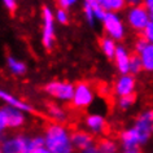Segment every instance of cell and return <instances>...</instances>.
<instances>
[{
    "mask_svg": "<svg viewBox=\"0 0 153 153\" xmlns=\"http://www.w3.org/2000/svg\"><path fill=\"white\" fill-rule=\"evenodd\" d=\"M85 12H86V16H87V20H88V22L91 25H94V10L91 9V7L88 4H85Z\"/></svg>",
    "mask_w": 153,
    "mask_h": 153,
    "instance_id": "cell-28",
    "label": "cell"
},
{
    "mask_svg": "<svg viewBox=\"0 0 153 153\" xmlns=\"http://www.w3.org/2000/svg\"><path fill=\"white\" fill-rule=\"evenodd\" d=\"M44 90L45 92L52 95L53 97L59 99V100H65V101L73 100L74 91H75L73 85L68 82H51L48 85H45Z\"/></svg>",
    "mask_w": 153,
    "mask_h": 153,
    "instance_id": "cell-4",
    "label": "cell"
},
{
    "mask_svg": "<svg viewBox=\"0 0 153 153\" xmlns=\"http://www.w3.org/2000/svg\"><path fill=\"white\" fill-rule=\"evenodd\" d=\"M116 65L122 74H127L130 71V55L123 47H117V52L114 56Z\"/></svg>",
    "mask_w": 153,
    "mask_h": 153,
    "instance_id": "cell-14",
    "label": "cell"
},
{
    "mask_svg": "<svg viewBox=\"0 0 153 153\" xmlns=\"http://www.w3.org/2000/svg\"><path fill=\"white\" fill-rule=\"evenodd\" d=\"M141 61H143V66L147 71H153V44L148 43L145 48L140 53Z\"/></svg>",
    "mask_w": 153,
    "mask_h": 153,
    "instance_id": "cell-16",
    "label": "cell"
},
{
    "mask_svg": "<svg viewBox=\"0 0 153 153\" xmlns=\"http://www.w3.org/2000/svg\"><path fill=\"white\" fill-rule=\"evenodd\" d=\"M134 127H136L139 131L145 134V135L151 136V134L153 132V109H149L143 114H140L136 118Z\"/></svg>",
    "mask_w": 153,
    "mask_h": 153,
    "instance_id": "cell-13",
    "label": "cell"
},
{
    "mask_svg": "<svg viewBox=\"0 0 153 153\" xmlns=\"http://www.w3.org/2000/svg\"><path fill=\"white\" fill-rule=\"evenodd\" d=\"M8 68L10 69V71L13 74H17V75L24 74L26 71V65L24 62H21V61L13 59V57H8Z\"/></svg>",
    "mask_w": 153,
    "mask_h": 153,
    "instance_id": "cell-21",
    "label": "cell"
},
{
    "mask_svg": "<svg viewBox=\"0 0 153 153\" xmlns=\"http://www.w3.org/2000/svg\"><path fill=\"white\" fill-rule=\"evenodd\" d=\"M70 139H71L73 147L76 149H81V151H85V149L95 144V137L92 134L83 131V130H74Z\"/></svg>",
    "mask_w": 153,
    "mask_h": 153,
    "instance_id": "cell-10",
    "label": "cell"
},
{
    "mask_svg": "<svg viewBox=\"0 0 153 153\" xmlns=\"http://www.w3.org/2000/svg\"><path fill=\"white\" fill-rule=\"evenodd\" d=\"M43 44L47 49H51L55 42V30H53V16L48 7L43 8Z\"/></svg>",
    "mask_w": 153,
    "mask_h": 153,
    "instance_id": "cell-8",
    "label": "cell"
},
{
    "mask_svg": "<svg viewBox=\"0 0 153 153\" xmlns=\"http://www.w3.org/2000/svg\"><path fill=\"white\" fill-rule=\"evenodd\" d=\"M56 18L59 20V22H61V24H68L69 20H68V13H66V10L62 9V8H59L57 9V12H56Z\"/></svg>",
    "mask_w": 153,
    "mask_h": 153,
    "instance_id": "cell-26",
    "label": "cell"
},
{
    "mask_svg": "<svg viewBox=\"0 0 153 153\" xmlns=\"http://www.w3.org/2000/svg\"><path fill=\"white\" fill-rule=\"evenodd\" d=\"M149 10L145 8L144 4L134 7V8L130 9V12L127 14V20H128V25L131 26L134 30L136 31H141L143 33L145 27L149 24V18H151V14L148 13Z\"/></svg>",
    "mask_w": 153,
    "mask_h": 153,
    "instance_id": "cell-3",
    "label": "cell"
},
{
    "mask_svg": "<svg viewBox=\"0 0 153 153\" xmlns=\"http://www.w3.org/2000/svg\"><path fill=\"white\" fill-rule=\"evenodd\" d=\"M45 145L51 153H71L73 143L68 132L59 123H48L45 126Z\"/></svg>",
    "mask_w": 153,
    "mask_h": 153,
    "instance_id": "cell-1",
    "label": "cell"
},
{
    "mask_svg": "<svg viewBox=\"0 0 153 153\" xmlns=\"http://www.w3.org/2000/svg\"><path fill=\"white\" fill-rule=\"evenodd\" d=\"M4 1V5L7 7V9L10 12V14L14 13V10L17 8V4H16V0H3Z\"/></svg>",
    "mask_w": 153,
    "mask_h": 153,
    "instance_id": "cell-27",
    "label": "cell"
},
{
    "mask_svg": "<svg viewBox=\"0 0 153 153\" xmlns=\"http://www.w3.org/2000/svg\"><path fill=\"white\" fill-rule=\"evenodd\" d=\"M143 4L145 5V8H147L149 12L153 13V0H144Z\"/></svg>",
    "mask_w": 153,
    "mask_h": 153,
    "instance_id": "cell-33",
    "label": "cell"
},
{
    "mask_svg": "<svg viewBox=\"0 0 153 153\" xmlns=\"http://www.w3.org/2000/svg\"><path fill=\"white\" fill-rule=\"evenodd\" d=\"M47 109H48V113L56 121H65V112L59 105H56L55 102H47Z\"/></svg>",
    "mask_w": 153,
    "mask_h": 153,
    "instance_id": "cell-23",
    "label": "cell"
},
{
    "mask_svg": "<svg viewBox=\"0 0 153 153\" xmlns=\"http://www.w3.org/2000/svg\"><path fill=\"white\" fill-rule=\"evenodd\" d=\"M27 153H51L48 148H44V147H39V148H34V149H30Z\"/></svg>",
    "mask_w": 153,
    "mask_h": 153,
    "instance_id": "cell-31",
    "label": "cell"
},
{
    "mask_svg": "<svg viewBox=\"0 0 153 153\" xmlns=\"http://www.w3.org/2000/svg\"><path fill=\"white\" fill-rule=\"evenodd\" d=\"M102 22H104L105 31L110 38L120 39V40L123 38V25H122V21L118 18L117 14H114L112 12L106 13Z\"/></svg>",
    "mask_w": 153,
    "mask_h": 153,
    "instance_id": "cell-7",
    "label": "cell"
},
{
    "mask_svg": "<svg viewBox=\"0 0 153 153\" xmlns=\"http://www.w3.org/2000/svg\"><path fill=\"white\" fill-rule=\"evenodd\" d=\"M75 1L76 0H57L60 8H62V9H66L69 7H71L73 4H75Z\"/></svg>",
    "mask_w": 153,
    "mask_h": 153,
    "instance_id": "cell-29",
    "label": "cell"
},
{
    "mask_svg": "<svg viewBox=\"0 0 153 153\" xmlns=\"http://www.w3.org/2000/svg\"><path fill=\"white\" fill-rule=\"evenodd\" d=\"M151 20H152V22H153V13H151Z\"/></svg>",
    "mask_w": 153,
    "mask_h": 153,
    "instance_id": "cell-35",
    "label": "cell"
},
{
    "mask_svg": "<svg viewBox=\"0 0 153 153\" xmlns=\"http://www.w3.org/2000/svg\"><path fill=\"white\" fill-rule=\"evenodd\" d=\"M85 1H86V4H88L91 7L95 16H96L99 20H104L106 16V10L102 8V5L99 3V0H85Z\"/></svg>",
    "mask_w": 153,
    "mask_h": 153,
    "instance_id": "cell-22",
    "label": "cell"
},
{
    "mask_svg": "<svg viewBox=\"0 0 153 153\" xmlns=\"http://www.w3.org/2000/svg\"><path fill=\"white\" fill-rule=\"evenodd\" d=\"M120 139L126 151H135L137 148V145L145 143L149 139V136L139 131L136 127H134V128L126 130V131L122 132L120 135Z\"/></svg>",
    "mask_w": 153,
    "mask_h": 153,
    "instance_id": "cell-5",
    "label": "cell"
},
{
    "mask_svg": "<svg viewBox=\"0 0 153 153\" xmlns=\"http://www.w3.org/2000/svg\"><path fill=\"white\" fill-rule=\"evenodd\" d=\"M134 88H135V78L132 75H127V74L121 76L116 82V85H114V92L118 96L131 95L134 94Z\"/></svg>",
    "mask_w": 153,
    "mask_h": 153,
    "instance_id": "cell-12",
    "label": "cell"
},
{
    "mask_svg": "<svg viewBox=\"0 0 153 153\" xmlns=\"http://www.w3.org/2000/svg\"><path fill=\"white\" fill-rule=\"evenodd\" d=\"M0 95H1V99H3V100H5L9 105H12L13 108L20 109V110H25V112H29V113H35V112H34V109H33L30 105L25 104V102H22L21 100H18V99H16V97L10 96V95L7 94L5 91H1V94H0Z\"/></svg>",
    "mask_w": 153,
    "mask_h": 153,
    "instance_id": "cell-15",
    "label": "cell"
},
{
    "mask_svg": "<svg viewBox=\"0 0 153 153\" xmlns=\"http://www.w3.org/2000/svg\"><path fill=\"white\" fill-rule=\"evenodd\" d=\"M94 85L90 82H78L75 85V91H74V97L71 101V108L75 112H83L91 102H92L94 97Z\"/></svg>",
    "mask_w": 153,
    "mask_h": 153,
    "instance_id": "cell-2",
    "label": "cell"
},
{
    "mask_svg": "<svg viewBox=\"0 0 153 153\" xmlns=\"http://www.w3.org/2000/svg\"><path fill=\"white\" fill-rule=\"evenodd\" d=\"M126 153H140V152L135 149V151H126Z\"/></svg>",
    "mask_w": 153,
    "mask_h": 153,
    "instance_id": "cell-34",
    "label": "cell"
},
{
    "mask_svg": "<svg viewBox=\"0 0 153 153\" xmlns=\"http://www.w3.org/2000/svg\"><path fill=\"white\" fill-rule=\"evenodd\" d=\"M99 3H100V0H99Z\"/></svg>",
    "mask_w": 153,
    "mask_h": 153,
    "instance_id": "cell-36",
    "label": "cell"
},
{
    "mask_svg": "<svg viewBox=\"0 0 153 153\" xmlns=\"http://www.w3.org/2000/svg\"><path fill=\"white\" fill-rule=\"evenodd\" d=\"M95 144L100 153H116L117 151V145L110 137H101V139L96 140Z\"/></svg>",
    "mask_w": 153,
    "mask_h": 153,
    "instance_id": "cell-18",
    "label": "cell"
},
{
    "mask_svg": "<svg viewBox=\"0 0 153 153\" xmlns=\"http://www.w3.org/2000/svg\"><path fill=\"white\" fill-rule=\"evenodd\" d=\"M141 34H143V36L148 40V43L153 44V22H149L148 26L145 27V30Z\"/></svg>",
    "mask_w": 153,
    "mask_h": 153,
    "instance_id": "cell-25",
    "label": "cell"
},
{
    "mask_svg": "<svg viewBox=\"0 0 153 153\" xmlns=\"http://www.w3.org/2000/svg\"><path fill=\"white\" fill-rule=\"evenodd\" d=\"M141 69H144L141 57L139 53H136L134 51L131 55H130V71H131L132 74H137Z\"/></svg>",
    "mask_w": 153,
    "mask_h": 153,
    "instance_id": "cell-20",
    "label": "cell"
},
{
    "mask_svg": "<svg viewBox=\"0 0 153 153\" xmlns=\"http://www.w3.org/2000/svg\"><path fill=\"white\" fill-rule=\"evenodd\" d=\"M136 101V95L131 94V95H126V96H121L120 100H118V105L121 106L122 109H127L130 108L134 102Z\"/></svg>",
    "mask_w": 153,
    "mask_h": 153,
    "instance_id": "cell-24",
    "label": "cell"
},
{
    "mask_svg": "<svg viewBox=\"0 0 153 153\" xmlns=\"http://www.w3.org/2000/svg\"><path fill=\"white\" fill-rule=\"evenodd\" d=\"M0 126H1V130H4L5 127H20V126L24 125L25 118L22 116V113L20 112V109L16 108H3L1 113H0Z\"/></svg>",
    "mask_w": 153,
    "mask_h": 153,
    "instance_id": "cell-6",
    "label": "cell"
},
{
    "mask_svg": "<svg viewBox=\"0 0 153 153\" xmlns=\"http://www.w3.org/2000/svg\"><path fill=\"white\" fill-rule=\"evenodd\" d=\"M82 153H100V151L97 149L96 144L91 145V147H88L87 149H85V151H82Z\"/></svg>",
    "mask_w": 153,
    "mask_h": 153,
    "instance_id": "cell-32",
    "label": "cell"
},
{
    "mask_svg": "<svg viewBox=\"0 0 153 153\" xmlns=\"http://www.w3.org/2000/svg\"><path fill=\"white\" fill-rule=\"evenodd\" d=\"M100 4L105 10H110V12H118L122 10L126 5L125 0H100Z\"/></svg>",
    "mask_w": 153,
    "mask_h": 153,
    "instance_id": "cell-19",
    "label": "cell"
},
{
    "mask_svg": "<svg viewBox=\"0 0 153 153\" xmlns=\"http://www.w3.org/2000/svg\"><path fill=\"white\" fill-rule=\"evenodd\" d=\"M86 125L94 134H102V135H109L110 134V126L99 114H91L87 117Z\"/></svg>",
    "mask_w": 153,
    "mask_h": 153,
    "instance_id": "cell-11",
    "label": "cell"
},
{
    "mask_svg": "<svg viewBox=\"0 0 153 153\" xmlns=\"http://www.w3.org/2000/svg\"><path fill=\"white\" fill-rule=\"evenodd\" d=\"M99 45H100V48L102 49V52L105 53V56L108 57V59H114L116 52H117V47L110 38H108V36L100 38V39H99Z\"/></svg>",
    "mask_w": 153,
    "mask_h": 153,
    "instance_id": "cell-17",
    "label": "cell"
},
{
    "mask_svg": "<svg viewBox=\"0 0 153 153\" xmlns=\"http://www.w3.org/2000/svg\"><path fill=\"white\" fill-rule=\"evenodd\" d=\"M30 139L25 136H14L3 143L1 152L3 153H27L30 151L29 147Z\"/></svg>",
    "mask_w": 153,
    "mask_h": 153,
    "instance_id": "cell-9",
    "label": "cell"
},
{
    "mask_svg": "<svg viewBox=\"0 0 153 153\" xmlns=\"http://www.w3.org/2000/svg\"><path fill=\"white\" fill-rule=\"evenodd\" d=\"M126 4H127L128 7H131V8H134V7H137V5H141L144 3V0H125Z\"/></svg>",
    "mask_w": 153,
    "mask_h": 153,
    "instance_id": "cell-30",
    "label": "cell"
}]
</instances>
